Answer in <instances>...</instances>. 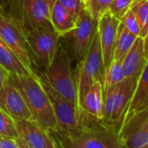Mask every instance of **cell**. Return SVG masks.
I'll return each instance as SVG.
<instances>
[{
    "label": "cell",
    "mask_w": 148,
    "mask_h": 148,
    "mask_svg": "<svg viewBox=\"0 0 148 148\" xmlns=\"http://www.w3.org/2000/svg\"><path fill=\"white\" fill-rule=\"evenodd\" d=\"M134 0H113L108 11L119 20L124 15V13L130 8Z\"/></svg>",
    "instance_id": "26"
},
{
    "label": "cell",
    "mask_w": 148,
    "mask_h": 148,
    "mask_svg": "<svg viewBox=\"0 0 148 148\" xmlns=\"http://www.w3.org/2000/svg\"><path fill=\"white\" fill-rule=\"evenodd\" d=\"M0 65L10 75L30 74L16 54L0 38ZM34 75V74H30Z\"/></svg>",
    "instance_id": "18"
},
{
    "label": "cell",
    "mask_w": 148,
    "mask_h": 148,
    "mask_svg": "<svg viewBox=\"0 0 148 148\" xmlns=\"http://www.w3.org/2000/svg\"><path fill=\"white\" fill-rule=\"evenodd\" d=\"M9 79L23 95L32 113L33 120L50 133L59 131L52 105L41 83L40 77L36 74H10Z\"/></svg>",
    "instance_id": "2"
},
{
    "label": "cell",
    "mask_w": 148,
    "mask_h": 148,
    "mask_svg": "<svg viewBox=\"0 0 148 148\" xmlns=\"http://www.w3.org/2000/svg\"><path fill=\"white\" fill-rule=\"evenodd\" d=\"M50 22L53 30L60 37L72 32L75 27V20L57 0L51 10Z\"/></svg>",
    "instance_id": "17"
},
{
    "label": "cell",
    "mask_w": 148,
    "mask_h": 148,
    "mask_svg": "<svg viewBox=\"0 0 148 148\" xmlns=\"http://www.w3.org/2000/svg\"><path fill=\"white\" fill-rule=\"evenodd\" d=\"M17 138L21 139L32 148H56L50 132L44 129L36 121L17 120L15 121Z\"/></svg>",
    "instance_id": "13"
},
{
    "label": "cell",
    "mask_w": 148,
    "mask_h": 148,
    "mask_svg": "<svg viewBox=\"0 0 148 148\" xmlns=\"http://www.w3.org/2000/svg\"><path fill=\"white\" fill-rule=\"evenodd\" d=\"M121 60H114L104 69L102 77L103 93L114 88L125 79Z\"/></svg>",
    "instance_id": "19"
},
{
    "label": "cell",
    "mask_w": 148,
    "mask_h": 148,
    "mask_svg": "<svg viewBox=\"0 0 148 148\" xmlns=\"http://www.w3.org/2000/svg\"><path fill=\"white\" fill-rule=\"evenodd\" d=\"M0 148H19L16 138L0 137Z\"/></svg>",
    "instance_id": "28"
},
{
    "label": "cell",
    "mask_w": 148,
    "mask_h": 148,
    "mask_svg": "<svg viewBox=\"0 0 148 148\" xmlns=\"http://www.w3.org/2000/svg\"><path fill=\"white\" fill-rule=\"evenodd\" d=\"M56 148H57V147H56Z\"/></svg>",
    "instance_id": "33"
},
{
    "label": "cell",
    "mask_w": 148,
    "mask_h": 148,
    "mask_svg": "<svg viewBox=\"0 0 148 148\" xmlns=\"http://www.w3.org/2000/svg\"><path fill=\"white\" fill-rule=\"evenodd\" d=\"M147 108H148V59L144 70L137 80L134 95L120 126L134 115L146 110Z\"/></svg>",
    "instance_id": "15"
},
{
    "label": "cell",
    "mask_w": 148,
    "mask_h": 148,
    "mask_svg": "<svg viewBox=\"0 0 148 148\" xmlns=\"http://www.w3.org/2000/svg\"><path fill=\"white\" fill-rule=\"evenodd\" d=\"M104 73V65L102 59L101 48L98 31L96 30L89 49L82 59L79 65L76 78V88L78 101L81 107V102L92 84L96 80H101Z\"/></svg>",
    "instance_id": "6"
},
{
    "label": "cell",
    "mask_w": 148,
    "mask_h": 148,
    "mask_svg": "<svg viewBox=\"0 0 148 148\" xmlns=\"http://www.w3.org/2000/svg\"><path fill=\"white\" fill-rule=\"evenodd\" d=\"M16 142H17L18 146H19V148H32L30 147H29V146H28L25 142H23L21 139L16 138Z\"/></svg>",
    "instance_id": "31"
},
{
    "label": "cell",
    "mask_w": 148,
    "mask_h": 148,
    "mask_svg": "<svg viewBox=\"0 0 148 148\" xmlns=\"http://www.w3.org/2000/svg\"><path fill=\"white\" fill-rule=\"evenodd\" d=\"M120 20L109 11L105 12L98 19L97 31L102 53L104 69L114 59V47Z\"/></svg>",
    "instance_id": "12"
},
{
    "label": "cell",
    "mask_w": 148,
    "mask_h": 148,
    "mask_svg": "<svg viewBox=\"0 0 148 148\" xmlns=\"http://www.w3.org/2000/svg\"><path fill=\"white\" fill-rule=\"evenodd\" d=\"M0 108L14 121L33 120L23 95L9 79L0 89Z\"/></svg>",
    "instance_id": "10"
},
{
    "label": "cell",
    "mask_w": 148,
    "mask_h": 148,
    "mask_svg": "<svg viewBox=\"0 0 148 148\" xmlns=\"http://www.w3.org/2000/svg\"><path fill=\"white\" fill-rule=\"evenodd\" d=\"M81 108L88 114L102 120L103 87L101 80L95 81L88 88L81 102Z\"/></svg>",
    "instance_id": "16"
},
{
    "label": "cell",
    "mask_w": 148,
    "mask_h": 148,
    "mask_svg": "<svg viewBox=\"0 0 148 148\" xmlns=\"http://www.w3.org/2000/svg\"><path fill=\"white\" fill-rule=\"evenodd\" d=\"M56 0H22L23 30H53L50 22L51 10Z\"/></svg>",
    "instance_id": "9"
},
{
    "label": "cell",
    "mask_w": 148,
    "mask_h": 148,
    "mask_svg": "<svg viewBox=\"0 0 148 148\" xmlns=\"http://www.w3.org/2000/svg\"><path fill=\"white\" fill-rule=\"evenodd\" d=\"M29 49L38 60L49 66L54 60L58 49L60 36L49 29H36L25 32Z\"/></svg>",
    "instance_id": "8"
},
{
    "label": "cell",
    "mask_w": 148,
    "mask_h": 148,
    "mask_svg": "<svg viewBox=\"0 0 148 148\" xmlns=\"http://www.w3.org/2000/svg\"><path fill=\"white\" fill-rule=\"evenodd\" d=\"M40 80L52 105L59 126V131H71L85 127L100 120L88 114L77 105L58 94L42 77H40Z\"/></svg>",
    "instance_id": "3"
},
{
    "label": "cell",
    "mask_w": 148,
    "mask_h": 148,
    "mask_svg": "<svg viewBox=\"0 0 148 148\" xmlns=\"http://www.w3.org/2000/svg\"><path fill=\"white\" fill-rule=\"evenodd\" d=\"M98 20L95 19L88 10L83 6L73 30V44L75 53L80 58H83L87 54L95 33L97 30Z\"/></svg>",
    "instance_id": "11"
},
{
    "label": "cell",
    "mask_w": 148,
    "mask_h": 148,
    "mask_svg": "<svg viewBox=\"0 0 148 148\" xmlns=\"http://www.w3.org/2000/svg\"><path fill=\"white\" fill-rule=\"evenodd\" d=\"M0 137L17 138L15 121L0 108Z\"/></svg>",
    "instance_id": "24"
},
{
    "label": "cell",
    "mask_w": 148,
    "mask_h": 148,
    "mask_svg": "<svg viewBox=\"0 0 148 148\" xmlns=\"http://www.w3.org/2000/svg\"><path fill=\"white\" fill-rule=\"evenodd\" d=\"M137 38V36L134 35L127 29H126V27L120 21L115 41L114 60H121L131 49Z\"/></svg>",
    "instance_id": "20"
},
{
    "label": "cell",
    "mask_w": 148,
    "mask_h": 148,
    "mask_svg": "<svg viewBox=\"0 0 148 148\" xmlns=\"http://www.w3.org/2000/svg\"><path fill=\"white\" fill-rule=\"evenodd\" d=\"M10 74L0 65V89L3 85V84L8 80Z\"/></svg>",
    "instance_id": "29"
},
{
    "label": "cell",
    "mask_w": 148,
    "mask_h": 148,
    "mask_svg": "<svg viewBox=\"0 0 148 148\" xmlns=\"http://www.w3.org/2000/svg\"><path fill=\"white\" fill-rule=\"evenodd\" d=\"M137 80L125 79L114 88L103 93V119L106 124L120 127L134 95Z\"/></svg>",
    "instance_id": "5"
},
{
    "label": "cell",
    "mask_w": 148,
    "mask_h": 148,
    "mask_svg": "<svg viewBox=\"0 0 148 148\" xmlns=\"http://www.w3.org/2000/svg\"><path fill=\"white\" fill-rule=\"evenodd\" d=\"M143 41H144V51H145V55L147 59H148V32L147 35L143 38Z\"/></svg>",
    "instance_id": "30"
},
{
    "label": "cell",
    "mask_w": 148,
    "mask_h": 148,
    "mask_svg": "<svg viewBox=\"0 0 148 148\" xmlns=\"http://www.w3.org/2000/svg\"><path fill=\"white\" fill-rule=\"evenodd\" d=\"M121 23L131 33L139 37L140 36V25L134 11L129 8L120 19Z\"/></svg>",
    "instance_id": "25"
},
{
    "label": "cell",
    "mask_w": 148,
    "mask_h": 148,
    "mask_svg": "<svg viewBox=\"0 0 148 148\" xmlns=\"http://www.w3.org/2000/svg\"><path fill=\"white\" fill-rule=\"evenodd\" d=\"M42 78L58 94L80 107L76 82L72 75L70 59L63 48L57 49L53 62L47 66Z\"/></svg>",
    "instance_id": "4"
},
{
    "label": "cell",
    "mask_w": 148,
    "mask_h": 148,
    "mask_svg": "<svg viewBox=\"0 0 148 148\" xmlns=\"http://www.w3.org/2000/svg\"><path fill=\"white\" fill-rule=\"evenodd\" d=\"M112 2L113 0H87L84 2V6L91 16L98 20L101 15L108 11Z\"/></svg>",
    "instance_id": "23"
},
{
    "label": "cell",
    "mask_w": 148,
    "mask_h": 148,
    "mask_svg": "<svg viewBox=\"0 0 148 148\" xmlns=\"http://www.w3.org/2000/svg\"><path fill=\"white\" fill-rule=\"evenodd\" d=\"M0 38L16 54L30 74H36L29 52L26 36L21 26L13 19L0 12Z\"/></svg>",
    "instance_id": "7"
},
{
    "label": "cell",
    "mask_w": 148,
    "mask_h": 148,
    "mask_svg": "<svg viewBox=\"0 0 148 148\" xmlns=\"http://www.w3.org/2000/svg\"><path fill=\"white\" fill-rule=\"evenodd\" d=\"M85 1H87V0H83V2H85Z\"/></svg>",
    "instance_id": "32"
},
{
    "label": "cell",
    "mask_w": 148,
    "mask_h": 148,
    "mask_svg": "<svg viewBox=\"0 0 148 148\" xmlns=\"http://www.w3.org/2000/svg\"><path fill=\"white\" fill-rule=\"evenodd\" d=\"M76 21L81 10L84 6L83 0H57Z\"/></svg>",
    "instance_id": "27"
},
{
    "label": "cell",
    "mask_w": 148,
    "mask_h": 148,
    "mask_svg": "<svg viewBox=\"0 0 148 148\" xmlns=\"http://www.w3.org/2000/svg\"><path fill=\"white\" fill-rule=\"evenodd\" d=\"M125 148H148V131H136L123 140Z\"/></svg>",
    "instance_id": "22"
},
{
    "label": "cell",
    "mask_w": 148,
    "mask_h": 148,
    "mask_svg": "<svg viewBox=\"0 0 148 148\" xmlns=\"http://www.w3.org/2000/svg\"><path fill=\"white\" fill-rule=\"evenodd\" d=\"M57 148H125L118 134V128L102 120L90 126L50 133Z\"/></svg>",
    "instance_id": "1"
},
{
    "label": "cell",
    "mask_w": 148,
    "mask_h": 148,
    "mask_svg": "<svg viewBox=\"0 0 148 148\" xmlns=\"http://www.w3.org/2000/svg\"><path fill=\"white\" fill-rule=\"evenodd\" d=\"M130 9L134 11L140 25L139 37L144 38L148 32V0H134Z\"/></svg>",
    "instance_id": "21"
},
{
    "label": "cell",
    "mask_w": 148,
    "mask_h": 148,
    "mask_svg": "<svg viewBox=\"0 0 148 148\" xmlns=\"http://www.w3.org/2000/svg\"><path fill=\"white\" fill-rule=\"evenodd\" d=\"M147 61L143 38L138 37L131 49L121 59L125 78L138 80L144 70Z\"/></svg>",
    "instance_id": "14"
}]
</instances>
